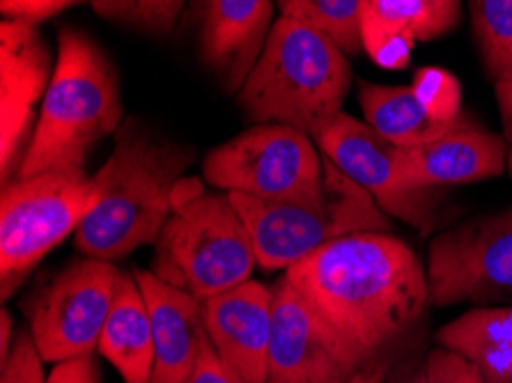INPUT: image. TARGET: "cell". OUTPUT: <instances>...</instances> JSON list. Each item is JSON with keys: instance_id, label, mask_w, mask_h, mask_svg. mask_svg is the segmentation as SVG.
Wrapping results in <instances>:
<instances>
[{"instance_id": "cell-1", "label": "cell", "mask_w": 512, "mask_h": 383, "mask_svg": "<svg viewBox=\"0 0 512 383\" xmlns=\"http://www.w3.org/2000/svg\"><path fill=\"white\" fill-rule=\"evenodd\" d=\"M285 276L359 367L379 361L430 306L428 269L391 232L331 241Z\"/></svg>"}, {"instance_id": "cell-2", "label": "cell", "mask_w": 512, "mask_h": 383, "mask_svg": "<svg viewBox=\"0 0 512 383\" xmlns=\"http://www.w3.org/2000/svg\"><path fill=\"white\" fill-rule=\"evenodd\" d=\"M191 163V147L136 120L122 122L111 156L92 175L99 200L74 234L76 248L85 257L113 262L157 244Z\"/></svg>"}, {"instance_id": "cell-3", "label": "cell", "mask_w": 512, "mask_h": 383, "mask_svg": "<svg viewBox=\"0 0 512 383\" xmlns=\"http://www.w3.org/2000/svg\"><path fill=\"white\" fill-rule=\"evenodd\" d=\"M120 127L122 99L111 60L81 30H60L49 90L14 179L85 168L92 147Z\"/></svg>"}, {"instance_id": "cell-4", "label": "cell", "mask_w": 512, "mask_h": 383, "mask_svg": "<svg viewBox=\"0 0 512 383\" xmlns=\"http://www.w3.org/2000/svg\"><path fill=\"white\" fill-rule=\"evenodd\" d=\"M347 53L320 30L281 14L258 62L237 92L251 120L287 124L315 138L343 111L352 69Z\"/></svg>"}, {"instance_id": "cell-5", "label": "cell", "mask_w": 512, "mask_h": 383, "mask_svg": "<svg viewBox=\"0 0 512 383\" xmlns=\"http://www.w3.org/2000/svg\"><path fill=\"white\" fill-rule=\"evenodd\" d=\"M230 195L242 211L265 271L290 269L349 234L391 230L389 214L329 159H324L320 182L292 195Z\"/></svg>"}, {"instance_id": "cell-6", "label": "cell", "mask_w": 512, "mask_h": 383, "mask_svg": "<svg viewBox=\"0 0 512 383\" xmlns=\"http://www.w3.org/2000/svg\"><path fill=\"white\" fill-rule=\"evenodd\" d=\"M154 248L152 271L203 303L251 280L260 267L232 195L205 191L198 179H182Z\"/></svg>"}, {"instance_id": "cell-7", "label": "cell", "mask_w": 512, "mask_h": 383, "mask_svg": "<svg viewBox=\"0 0 512 383\" xmlns=\"http://www.w3.org/2000/svg\"><path fill=\"white\" fill-rule=\"evenodd\" d=\"M99 191L85 168L12 179L0 195V285L7 301L53 248L76 234Z\"/></svg>"}, {"instance_id": "cell-8", "label": "cell", "mask_w": 512, "mask_h": 383, "mask_svg": "<svg viewBox=\"0 0 512 383\" xmlns=\"http://www.w3.org/2000/svg\"><path fill=\"white\" fill-rule=\"evenodd\" d=\"M430 306H512V209L439 232L428 253Z\"/></svg>"}, {"instance_id": "cell-9", "label": "cell", "mask_w": 512, "mask_h": 383, "mask_svg": "<svg viewBox=\"0 0 512 383\" xmlns=\"http://www.w3.org/2000/svg\"><path fill=\"white\" fill-rule=\"evenodd\" d=\"M324 156L315 140L287 124H258L209 152L205 182L223 193L283 198L320 182Z\"/></svg>"}, {"instance_id": "cell-10", "label": "cell", "mask_w": 512, "mask_h": 383, "mask_svg": "<svg viewBox=\"0 0 512 383\" xmlns=\"http://www.w3.org/2000/svg\"><path fill=\"white\" fill-rule=\"evenodd\" d=\"M315 145L340 173L359 184L384 214L400 218L421 234L439 223L444 189H414L400 170L402 147L379 136L366 120L340 111L315 134Z\"/></svg>"}, {"instance_id": "cell-11", "label": "cell", "mask_w": 512, "mask_h": 383, "mask_svg": "<svg viewBox=\"0 0 512 383\" xmlns=\"http://www.w3.org/2000/svg\"><path fill=\"white\" fill-rule=\"evenodd\" d=\"M120 269L85 257L69 264L30 303V335L44 363L92 356L113 306Z\"/></svg>"}, {"instance_id": "cell-12", "label": "cell", "mask_w": 512, "mask_h": 383, "mask_svg": "<svg viewBox=\"0 0 512 383\" xmlns=\"http://www.w3.org/2000/svg\"><path fill=\"white\" fill-rule=\"evenodd\" d=\"M51 53L37 23L5 19L0 26V177H17L30 136L35 108L51 83Z\"/></svg>"}, {"instance_id": "cell-13", "label": "cell", "mask_w": 512, "mask_h": 383, "mask_svg": "<svg viewBox=\"0 0 512 383\" xmlns=\"http://www.w3.org/2000/svg\"><path fill=\"white\" fill-rule=\"evenodd\" d=\"M271 292L269 379L338 383L359 370L290 278L283 276Z\"/></svg>"}, {"instance_id": "cell-14", "label": "cell", "mask_w": 512, "mask_h": 383, "mask_svg": "<svg viewBox=\"0 0 512 383\" xmlns=\"http://www.w3.org/2000/svg\"><path fill=\"white\" fill-rule=\"evenodd\" d=\"M271 303L274 292L258 280L205 301L207 338L237 383L269 381Z\"/></svg>"}, {"instance_id": "cell-15", "label": "cell", "mask_w": 512, "mask_h": 383, "mask_svg": "<svg viewBox=\"0 0 512 383\" xmlns=\"http://www.w3.org/2000/svg\"><path fill=\"white\" fill-rule=\"evenodd\" d=\"M402 177L414 189H444L494 179L506 170V140L490 134L469 115L444 136L416 147H402Z\"/></svg>"}, {"instance_id": "cell-16", "label": "cell", "mask_w": 512, "mask_h": 383, "mask_svg": "<svg viewBox=\"0 0 512 383\" xmlns=\"http://www.w3.org/2000/svg\"><path fill=\"white\" fill-rule=\"evenodd\" d=\"M271 19V0H203L200 56L230 90L239 92L258 62Z\"/></svg>"}, {"instance_id": "cell-17", "label": "cell", "mask_w": 512, "mask_h": 383, "mask_svg": "<svg viewBox=\"0 0 512 383\" xmlns=\"http://www.w3.org/2000/svg\"><path fill=\"white\" fill-rule=\"evenodd\" d=\"M134 276L152 319V383H180L207 342L205 303L161 280L154 271H134Z\"/></svg>"}, {"instance_id": "cell-18", "label": "cell", "mask_w": 512, "mask_h": 383, "mask_svg": "<svg viewBox=\"0 0 512 383\" xmlns=\"http://www.w3.org/2000/svg\"><path fill=\"white\" fill-rule=\"evenodd\" d=\"M99 354L120 372L124 383H152V319L134 273L120 271L113 306L99 338Z\"/></svg>"}, {"instance_id": "cell-19", "label": "cell", "mask_w": 512, "mask_h": 383, "mask_svg": "<svg viewBox=\"0 0 512 383\" xmlns=\"http://www.w3.org/2000/svg\"><path fill=\"white\" fill-rule=\"evenodd\" d=\"M437 345L467 356L487 383H512V306L471 308L439 328Z\"/></svg>"}, {"instance_id": "cell-20", "label": "cell", "mask_w": 512, "mask_h": 383, "mask_svg": "<svg viewBox=\"0 0 512 383\" xmlns=\"http://www.w3.org/2000/svg\"><path fill=\"white\" fill-rule=\"evenodd\" d=\"M359 101L363 117L379 136L391 140L398 147H416L444 136L457 122H441L425 111L421 99L409 88H393V85L361 83ZM464 115V113H462Z\"/></svg>"}, {"instance_id": "cell-21", "label": "cell", "mask_w": 512, "mask_h": 383, "mask_svg": "<svg viewBox=\"0 0 512 383\" xmlns=\"http://www.w3.org/2000/svg\"><path fill=\"white\" fill-rule=\"evenodd\" d=\"M370 0H281L285 17L299 19L333 39L347 56L361 51V26Z\"/></svg>"}, {"instance_id": "cell-22", "label": "cell", "mask_w": 512, "mask_h": 383, "mask_svg": "<svg viewBox=\"0 0 512 383\" xmlns=\"http://www.w3.org/2000/svg\"><path fill=\"white\" fill-rule=\"evenodd\" d=\"M473 37L492 81L512 74V0H469Z\"/></svg>"}, {"instance_id": "cell-23", "label": "cell", "mask_w": 512, "mask_h": 383, "mask_svg": "<svg viewBox=\"0 0 512 383\" xmlns=\"http://www.w3.org/2000/svg\"><path fill=\"white\" fill-rule=\"evenodd\" d=\"M92 10L108 21L152 35H168L184 12L186 0H90Z\"/></svg>"}, {"instance_id": "cell-24", "label": "cell", "mask_w": 512, "mask_h": 383, "mask_svg": "<svg viewBox=\"0 0 512 383\" xmlns=\"http://www.w3.org/2000/svg\"><path fill=\"white\" fill-rule=\"evenodd\" d=\"M389 383H487V379L467 356L439 345L418 363L395 374Z\"/></svg>"}, {"instance_id": "cell-25", "label": "cell", "mask_w": 512, "mask_h": 383, "mask_svg": "<svg viewBox=\"0 0 512 383\" xmlns=\"http://www.w3.org/2000/svg\"><path fill=\"white\" fill-rule=\"evenodd\" d=\"M361 42L368 56L382 69H405L411 60L416 37L409 30L393 26L366 10L361 26Z\"/></svg>"}, {"instance_id": "cell-26", "label": "cell", "mask_w": 512, "mask_h": 383, "mask_svg": "<svg viewBox=\"0 0 512 383\" xmlns=\"http://www.w3.org/2000/svg\"><path fill=\"white\" fill-rule=\"evenodd\" d=\"M411 90L421 99L434 120L455 122L462 117V88L460 81L441 67H423L414 74Z\"/></svg>"}, {"instance_id": "cell-27", "label": "cell", "mask_w": 512, "mask_h": 383, "mask_svg": "<svg viewBox=\"0 0 512 383\" xmlns=\"http://www.w3.org/2000/svg\"><path fill=\"white\" fill-rule=\"evenodd\" d=\"M368 10L393 26L409 30L418 42L448 33L428 0H370Z\"/></svg>"}, {"instance_id": "cell-28", "label": "cell", "mask_w": 512, "mask_h": 383, "mask_svg": "<svg viewBox=\"0 0 512 383\" xmlns=\"http://www.w3.org/2000/svg\"><path fill=\"white\" fill-rule=\"evenodd\" d=\"M42 363L33 335L21 333L7 363L0 367V383H46Z\"/></svg>"}, {"instance_id": "cell-29", "label": "cell", "mask_w": 512, "mask_h": 383, "mask_svg": "<svg viewBox=\"0 0 512 383\" xmlns=\"http://www.w3.org/2000/svg\"><path fill=\"white\" fill-rule=\"evenodd\" d=\"M79 3H85V0H0V10H3L5 19L40 23Z\"/></svg>"}, {"instance_id": "cell-30", "label": "cell", "mask_w": 512, "mask_h": 383, "mask_svg": "<svg viewBox=\"0 0 512 383\" xmlns=\"http://www.w3.org/2000/svg\"><path fill=\"white\" fill-rule=\"evenodd\" d=\"M180 383H237V379L232 377V372L221 361L216 349L212 347V342L207 338L196 365L191 367V372Z\"/></svg>"}, {"instance_id": "cell-31", "label": "cell", "mask_w": 512, "mask_h": 383, "mask_svg": "<svg viewBox=\"0 0 512 383\" xmlns=\"http://www.w3.org/2000/svg\"><path fill=\"white\" fill-rule=\"evenodd\" d=\"M46 383H102V377L95 358L79 356L53 365L51 374H46Z\"/></svg>"}, {"instance_id": "cell-32", "label": "cell", "mask_w": 512, "mask_h": 383, "mask_svg": "<svg viewBox=\"0 0 512 383\" xmlns=\"http://www.w3.org/2000/svg\"><path fill=\"white\" fill-rule=\"evenodd\" d=\"M496 101H499L503 140H506V168L512 177V74L494 81Z\"/></svg>"}, {"instance_id": "cell-33", "label": "cell", "mask_w": 512, "mask_h": 383, "mask_svg": "<svg viewBox=\"0 0 512 383\" xmlns=\"http://www.w3.org/2000/svg\"><path fill=\"white\" fill-rule=\"evenodd\" d=\"M386 374H389V363H384L382 358H379V361H372L359 367V370H354L352 374H347V377L340 379L338 383H384Z\"/></svg>"}, {"instance_id": "cell-34", "label": "cell", "mask_w": 512, "mask_h": 383, "mask_svg": "<svg viewBox=\"0 0 512 383\" xmlns=\"http://www.w3.org/2000/svg\"><path fill=\"white\" fill-rule=\"evenodd\" d=\"M428 3L437 12L446 30H453L457 26V21H460V0H428Z\"/></svg>"}, {"instance_id": "cell-35", "label": "cell", "mask_w": 512, "mask_h": 383, "mask_svg": "<svg viewBox=\"0 0 512 383\" xmlns=\"http://www.w3.org/2000/svg\"><path fill=\"white\" fill-rule=\"evenodd\" d=\"M12 315L7 306H3V312H0V367L7 363V358L12 354Z\"/></svg>"}, {"instance_id": "cell-36", "label": "cell", "mask_w": 512, "mask_h": 383, "mask_svg": "<svg viewBox=\"0 0 512 383\" xmlns=\"http://www.w3.org/2000/svg\"><path fill=\"white\" fill-rule=\"evenodd\" d=\"M267 383H290V381H281V379H269Z\"/></svg>"}]
</instances>
